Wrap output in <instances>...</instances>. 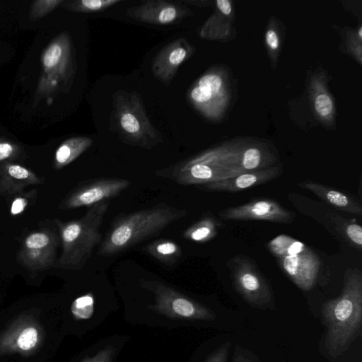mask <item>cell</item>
Returning <instances> with one entry per match:
<instances>
[{
  "label": "cell",
  "mask_w": 362,
  "mask_h": 362,
  "mask_svg": "<svg viewBox=\"0 0 362 362\" xmlns=\"http://www.w3.org/2000/svg\"><path fill=\"white\" fill-rule=\"evenodd\" d=\"M326 328L325 346L328 354L337 358L347 351L362 332V274L348 269L344 275L341 293L326 300L321 307Z\"/></svg>",
  "instance_id": "6da1fadb"
},
{
  "label": "cell",
  "mask_w": 362,
  "mask_h": 362,
  "mask_svg": "<svg viewBox=\"0 0 362 362\" xmlns=\"http://www.w3.org/2000/svg\"><path fill=\"white\" fill-rule=\"evenodd\" d=\"M187 214L186 209L166 203L120 214L111 223L102 240L97 255L110 257L129 250L150 238Z\"/></svg>",
  "instance_id": "7a4b0ae2"
},
{
  "label": "cell",
  "mask_w": 362,
  "mask_h": 362,
  "mask_svg": "<svg viewBox=\"0 0 362 362\" xmlns=\"http://www.w3.org/2000/svg\"><path fill=\"white\" fill-rule=\"evenodd\" d=\"M109 205L110 201L96 204L76 220L64 222L54 219L62 247L57 262L58 268L80 270L84 267L102 241L100 227Z\"/></svg>",
  "instance_id": "3957f363"
},
{
  "label": "cell",
  "mask_w": 362,
  "mask_h": 362,
  "mask_svg": "<svg viewBox=\"0 0 362 362\" xmlns=\"http://www.w3.org/2000/svg\"><path fill=\"white\" fill-rule=\"evenodd\" d=\"M42 71L34 103L51 99L59 93H68L76 74L74 47L69 33H60L44 49L41 54Z\"/></svg>",
  "instance_id": "277c9868"
},
{
  "label": "cell",
  "mask_w": 362,
  "mask_h": 362,
  "mask_svg": "<svg viewBox=\"0 0 362 362\" xmlns=\"http://www.w3.org/2000/svg\"><path fill=\"white\" fill-rule=\"evenodd\" d=\"M112 101L115 126L124 142L148 150L163 142L162 134L150 122L137 93L120 90L113 95Z\"/></svg>",
  "instance_id": "5b68a950"
},
{
  "label": "cell",
  "mask_w": 362,
  "mask_h": 362,
  "mask_svg": "<svg viewBox=\"0 0 362 362\" xmlns=\"http://www.w3.org/2000/svg\"><path fill=\"white\" fill-rule=\"evenodd\" d=\"M279 267L303 291L311 290L316 284L320 268L317 255L304 243L281 234L267 244Z\"/></svg>",
  "instance_id": "8992f818"
},
{
  "label": "cell",
  "mask_w": 362,
  "mask_h": 362,
  "mask_svg": "<svg viewBox=\"0 0 362 362\" xmlns=\"http://www.w3.org/2000/svg\"><path fill=\"white\" fill-rule=\"evenodd\" d=\"M237 293L250 305L271 309L274 305L272 288L256 263L245 255H237L227 262Z\"/></svg>",
  "instance_id": "52a82bcc"
},
{
  "label": "cell",
  "mask_w": 362,
  "mask_h": 362,
  "mask_svg": "<svg viewBox=\"0 0 362 362\" xmlns=\"http://www.w3.org/2000/svg\"><path fill=\"white\" fill-rule=\"evenodd\" d=\"M141 286L153 293L155 308L163 313L193 320H213L216 318L211 310L162 282L142 281Z\"/></svg>",
  "instance_id": "ba28073f"
},
{
  "label": "cell",
  "mask_w": 362,
  "mask_h": 362,
  "mask_svg": "<svg viewBox=\"0 0 362 362\" xmlns=\"http://www.w3.org/2000/svg\"><path fill=\"white\" fill-rule=\"evenodd\" d=\"M131 185L129 180L118 177H100L80 183L59 205V209L88 208L118 197Z\"/></svg>",
  "instance_id": "9c48e42d"
},
{
  "label": "cell",
  "mask_w": 362,
  "mask_h": 362,
  "mask_svg": "<svg viewBox=\"0 0 362 362\" xmlns=\"http://www.w3.org/2000/svg\"><path fill=\"white\" fill-rule=\"evenodd\" d=\"M59 235L49 229L29 233L23 240L17 259L26 269L39 272L49 269L54 264Z\"/></svg>",
  "instance_id": "30bf717a"
},
{
  "label": "cell",
  "mask_w": 362,
  "mask_h": 362,
  "mask_svg": "<svg viewBox=\"0 0 362 362\" xmlns=\"http://www.w3.org/2000/svg\"><path fill=\"white\" fill-rule=\"evenodd\" d=\"M218 216L224 220L266 221L287 223L293 218V214L278 202L270 199H259L247 204L221 210Z\"/></svg>",
  "instance_id": "8fae6325"
},
{
  "label": "cell",
  "mask_w": 362,
  "mask_h": 362,
  "mask_svg": "<svg viewBox=\"0 0 362 362\" xmlns=\"http://www.w3.org/2000/svg\"><path fill=\"white\" fill-rule=\"evenodd\" d=\"M192 11L180 3L165 0H146L129 8L127 14L132 19L153 25H170L180 22Z\"/></svg>",
  "instance_id": "7c38bea8"
},
{
  "label": "cell",
  "mask_w": 362,
  "mask_h": 362,
  "mask_svg": "<svg viewBox=\"0 0 362 362\" xmlns=\"http://www.w3.org/2000/svg\"><path fill=\"white\" fill-rule=\"evenodd\" d=\"M194 49L185 37H179L165 45L154 57L151 64L153 75L168 86L180 65L194 53Z\"/></svg>",
  "instance_id": "4fadbf2b"
},
{
  "label": "cell",
  "mask_w": 362,
  "mask_h": 362,
  "mask_svg": "<svg viewBox=\"0 0 362 362\" xmlns=\"http://www.w3.org/2000/svg\"><path fill=\"white\" fill-rule=\"evenodd\" d=\"M42 181V177L25 166L10 160L0 162V194H20L26 187Z\"/></svg>",
  "instance_id": "5bb4252c"
},
{
  "label": "cell",
  "mask_w": 362,
  "mask_h": 362,
  "mask_svg": "<svg viewBox=\"0 0 362 362\" xmlns=\"http://www.w3.org/2000/svg\"><path fill=\"white\" fill-rule=\"evenodd\" d=\"M278 168L248 171L218 182L201 185L200 189L210 192H238L269 182L278 177Z\"/></svg>",
  "instance_id": "9a60e30c"
},
{
  "label": "cell",
  "mask_w": 362,
  "mask_h": 362,
  "mask_svg": "<svg viewBox=\"0 0 362 362\" xmlns=\"http://www.w3.org/2000/svg\"><path fill=\"white\" fill-rule=\"evenodd\" d=\"M302 189H307L329 205L344 212L362 215V206L351 195L340 190L325 186L312 180H305L298 184Z\"/></svg>",
  "instance_id": "2e32d148"
},
{
  "label": "cell",
  "mask_w": 362,
  "mask_h": 362,
  "mask_svg": "<svg viewBox=\"0 0 362 362\" xmlns=\"http://www.w3.org/2000/svg\"><path fill=\"white\" fill-rule=\"evenodd\" d=\"M222 86L221 76L215 73H207L202 76L188 91L187 98L190 103L203 114L211 100L220 92Z\"/></svg>",
  "instance_id": "e0dca14e"
},
{
  "label": "cell",
  "mask_w": 362,
  "mask_h": 362,
  "mask_svg": "<svg viewBox=\"0 0 362 362\" xmlns=\"http://www.w3.org/2000/svg\"><path fill=\"white\" fill-rule=\"evenodd\" d=\"M93 140L86 136H76L64 140L57 148L54 157V168L60 170L74 161L90 148Z\"/></svg>",
  "instance_id": "ac0fdd59"
},
{
  "label": "cell",
  "mask_w": 362,
  "mask_h": 362,
  "mask_svg": "<svg viewBox=\"0 0 362 362\" xmlns=\"http://www.w3.org/2000/svg\"><path fill=\"white\" fill-rule=\"evenodd\" d=\"M142 250L158 262L167 265L175 264L182 256L180 245L166 238L156 240L147 244Z\"/></svg>",
  "instance_id": "d6986e66"
},
{
  "label": "cell",
  "mask_w": 362,
  "mask_h": 362,
  "mask_svg": "<svg viewBox=\"0 0 362 362\" xmlns=\"http://www.w3.org/2000/svg\"><path fill=\"white\" fill-rule=\"evenodd\" d=\"M220 222L213 216H204L187 228L182 237L195 243H205L216 236Z\"/></svg>",
  "instance_id": "ffe728a7"
},
{
  "label": "cell",
  "mask_w": 362,
  "mask_h": 362,
  "mask_svg": "<svg viewBox=\"0 0 362 362\" xmlns=\"http://www.w3.org/2000/svg\"><path fill=\"white\" fill-rule=\"evenodd\" d=\"M120 1V0L64 1L62 6L71 12L90 13L103 11Z\"/></svg>",
  "instance_id": "44dd1931"
},
{
  "label": "cell",
  "mask_w": 362,
  "mask_h": 362,
  "mask_svg": "<svg viewBox=\"0 0 362 362\" xmlns=\"http://www.w3.org/2000/svg\"><path fill=\"white\" fill-rule=\"evenodd\" d=\"M64 0H36L32 2L29 10V19L35 22L48 14L59 6Z\"/></svg>",
  "instance_id": "7402d4cb"
},
{
  "label": "cell",
  "mask_w": 362,
  "mask_h": 362,
  "mask_svg": "<svg viewBox=\"0 0 362 362\" xmlns=\"http://www.w3.org/2000/svg\"><path fill=\"white\" fill-rule=\"evenodd\" d=\"M71 313L78 320H87L92 317L94 310V298L91 293L81 296L72 303Z\"/></svg>",
  "instance_id": "603a6c76"
},
{
  "label": "cell",
  "mask_w": 362,
  "mask_h": 362,
  "mask_svg": "<svg viewBox=\"0 0 362 362\" xmlns=\"http://www.w3.org/2000/svg\"><path fill=\"white\" fill-rule=\"evenodd\" d=\"M262 157L261 151L257 148H250L245 150L240 158L239 170L240 173L262 170Z\"/></svg>",
  "instance_id": "cb8c5ba5"
},
{
  "label": "cell",
  "mask_w": 362,
  "mask_h": 362,
  "mask_svg": "<svg viewBox=\"0 0 362 362\" xmlns=\"http://www.w3.org/2000/svg\"><path fill=\"white\" fill-rule=\"evenodd\" d=\"M23 151V147L14 141L0 139V162L18 159Z\"/></svg>",
  "instance_id": "d4e9b609"
},
{
  "label": "cell",
  "mask_w": 362,
  "mask_h": 362,
  "mask_svg": "<svg viewBox=\"0 0 362 362\" xmlns=\"http://www.w3.org/2000/svg\"><path fill=\"white\" fill-rule=\"evenodd\" d=\"M37 342V332L34 327H28L21 332L17 339L18 346L24 351L30 350Z\"/></svg>",
  "instance_id": "484cf974"
},
{
  "label": "cell",
  "mask_w": 362,
  "mask_h": 362,
  "mask_svg": "<svg viewBox=\"0 0 362 362\" xmlns=\"http://www.w3.org/2000/svg\"><path fill=\"white\" fill-rule=\"evenodd\" d=\"M344 233L346 238L359 250L362 247V227L357 223L350 222L344 226Z\"/></svg>",
  "instance_id": "4316f807"
},
{
  "label": "cell",
  "mask_w": 362,
  "mask_h": 362,
  "mask_svg": "<svg viewBox=\"0 0 362 362\" xmlns=\"http://www.w3.org/2000/svg\"><path fill=\"white\" fill-rule=\"evenodd\" d=\"M315 107L320 115L325 117L332 112L333 104L332 100L327 95L320 94L315 99Z\"/></svg>",
  "instance_id": "83f0119b"
},
{
  "label": "cell",
  "mask_w": 362,
  "mask_h": 362,
  "mask_svg": "<svg viewBox=\"0 0 362 362\" xmlns=\"http://www.w3.org/2000/svg\"><path fill=\"white\" fill-rule=\"evenodd\" d=\"M230 346V342L226 341L209 356L206 362H227Z\"/></svg>",
  "instance_id": "f1b7e54d"
},
{
  "label": "cell",
  "mask_w": 362,
  "mask_h": 362,
  "mask_svg": "<svg viewBox=\"0 0 362 362\" xmlns=\"http://www.w3.org/2000/svg\"><path fill=\"white\" fill-rule=\"evenodd\" d=\"M233 362H255L254 360L248 356L240 346H236L233 357Z\"/></svg>",
  "instance_id": "f546056e"
},
{
  "label": "cell",
  "mask_w": 362,
  "mask_h": 362,
  "mask_svg": "<svg viewBox=\"0 0 362 362\" xmlns=\"http://www.w3.org/2000/svg\"><path fill=\"white\" fill-rule=\"evenodd\" d=\"M266 42L272 49H276L279 47V39L273 30H269L266 33Z\"/></svg>",
  "instance_id": "4dcf8cb0"
},
{
  "label": "cell",
  "mask_w": 362,
  "mask_h": 362,
  "mask_svg": "<svg viewBox=\"0 0 362 362\" xmlns=\"http://www.w3.org/2000/svg\"><path fill=\"white\" fill-rule=\"evenodd\" d=\"M218 9L224 15H229L231 13V5L228 0L216 1Z\"/></svg>",
  "instance_id": "1f68e13d"
},
{
  "label": "cell",
  "mask_w": 362,
  "mask_h": 362,
  "mask_svg": "<svg viewBox=\"0 0 362 362\" xmlns=\"http://www.w3.org/2000/svg\"><path fill=\"white\" fill-rule=\"evenodd\" d=\"M109 355L106 352L98 354L94 358H91L88 362H107Z\"/></svg>",
  "instance_id": "d6a6232c"
},
{
  "label": "cell",
  "mask_w": 362,
  "mask_h": 362,
  "mask_svg": "<svg viewBox=\"0 0 362 362\" xmlns=\"http://www.w3.org/2000/svg\"><path fill=\"white\" fill-rule=\"evenodd\" d=\"M358 35H359L360 38H361V36H362V28H360V29H359Z\"/></svg>",
  "instance_id": "836d02e7"
}]
</instances>
